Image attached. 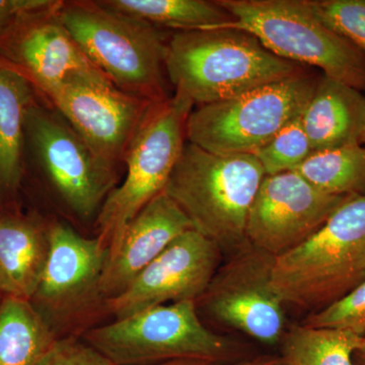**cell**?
<instances>
[{
	"mask_svg": "<svg viewBox=\"0 0 365 365\" xmlns=\"http://www.w3.org/2000/svg\"><path fill=\"white\" fill-rule=\"evenodd\" d=\"M319 78L304 71L190 113L186 140L217 155H254L302 116Z\"/></svg>",
	"mask_w": 365,
	"mask_h": 365,
	"instance_id": "8",
	"label": "cell"
},
{
	"mask_svg": "<svg viewBox=\"0 0 365 365\" xmlns=\"http://www.w3.org/2000/svg\"><path fill=\"white\" fill-rule=\"evenodd\" d=\"M230 255L197 304L223 326L263 344L279 345L287 306L273 284L275 257L249 242Z\"/></svg>",
	"mask_w": 365,
	"mask_h": 365,
	"instance_id": "9",
	"label": "cell"
},
{
	"mask_svg": "<svg viewBox=\"0 0 365 365\" xmlns=\"http://www.w3.org/2000/svg\"><path fill=\"white\" fill-rule=\"evenodd\" d=\"M112 7L158 28L178 32L211 30L232 21V16L217 4L205 0H106Z\"/></svg>",
	"mask_w": 365,
	"mask_h": 365,
	"instance_id": "21",
	"label": "cell"
},
{
	"mask_svg": "<svg viewBox=\"0 0 365 365\" xmlns=\"http://www.w3.org/2000/svg\"><path fill=\"white\" fill-rule=\"evenodd\" d=\"M26 137L64 202L79 217L98 215L116 188L115 165L106 162L58 112L34 103Z\"/></svg>",
	"mask_w": 365,
	"mask_h": 365,
	"instance_id": "10",
	"label": "cell"
},
{
	"mask_svg": "<svg viewBox=\"0 0 365 365\" xmlns=\"http://www.w3.org/2000/svg\"><path fill=\"white\" fill-rule=\"evenodd\" d=\"M213 365H288L281 355H265V356L254 357V359H244L230 364Z\"/></svg>",
	"mask_w": 365,
	"mask_h": 365,
	"instance_id": "29",
	"label": "cell"
},
{
	"mask_svg": "<svg viewBox=\"0 0 365 365\" xmlns=\"http://www.w3.org/2000/svg\"><path fill=\"white\" fill-rule=\"evenodd\" d=\"M194 105L175 93L155 103L125 153L126 176L98 213L101 241L108 258L117 251L125 227L162 193L186 143V124Z\"/></svg>",
	"mask_w": 365,
	"mask_h": 365,
	"instance_id": "7",
	"label": "cell"
},
{
	"mask_svg": "<svg viewBox=\"0 0 365 365\" xmlns=\"http://www.w3.org/2000/svg\"><path fill=\"white\" fill-rule=\"evenodd\" d=\"M190 230L193 227L188 217L165 192L146 204L125 227L117 251L107 259L101 279L105 302L121 294L170 242Z\"/></svg>",
	"mask_w": 365,
	"mask_h": 365,
	"instance_id": "16",
	"label": "cell"
},
{
	"mask_svg": "<svg viewBox=\"0 0 365 365\" xmlns=\"http://www.w3.org/2000/svg\"><path fill=\"white\" fill-rule=\"evenodd\" d=\"M58 339L30 300L0 302V365H37Z\"/></svg>",
	"mask_w": 365,
	"mask_h": 365,
	"instance_id": "20",
	"label": "cell"
},
{
	"mask_svg": "<svg viewBox=\"0 0 365 365\" xmlns=\"http://www.w3.org/2000/svg\"><path fill=\"white\" fill-rule=\"evenodd\" d=\"M362 337L340 329L290 326L281 339V356L288 365H354Z\"/></svg>",
	"mask_w": 365,
	"mask_h": 365,
	"instance_id": "22",
	"label": "cell"
},
{
	"mask_svg": "<svg viewBox=\"0 0 365 365\" xmlns=\"http://www.w3.org/2000/svg\"><path fill=\"white\" fill-rule=\"evenodd\" d=\"M364 279L365 196L349 197L318 232L274 262V287L285 306L309 314L342 299Z\"/></svg>",
	"mask_w": 365,
	"mask_h": 365,
	"instance_id": "3",
	"label": "cell"
},
{
	"mask_svg": "<svg viewBox=\"0 0 365 365\" xmlns=\"http://www.w3.org/2000/svg\"><path fill=\"white\" fill-rule=\"evenodd\" d=\"M61 4L23 14L0 31V62L44 95L72 74L98 69L60 21Z\"/></svg>",
	"mask_w": 365,
	"mask_h": 365,
	"instance_id": "15",
	"label": "cell"
},
{
	"mask_svg": "<svg viewBox=\"0 0 365 365\" xmlns=\"http://www.w3.org/2000/svg\"><path fill=\"white\" fill-rule=\"evenodd\" d=\"M222 250L195 230H187L134 278L121 294L108 299V312L121 319L151 307L199 299L220 268Z\"/></svg>",
	"mask_w": 365,
	"mask_h": 365,
	"instance_id": "14",
	"label": "cell"
},
{
	"mask_svg": "<svg viewBox=\"0 0 365 365\" xmlns=\"http://www.w3.org/2000/svg\"><path fill=\"white\" fill-rule=\"evenodd\" d=\"M314 14L365 55V0H307Z\"/></svg>",
	"mask_w": 365,
	"mask_h": 365,
	"instance_id": "25",
	"label": "cell"
},
{
	"mask_svg": "<svg viewBox=\"0 0 365 365\" xmlns=\"http://www.w3.org/2000/svg\"><path fill=\"white\" fill-rule=\"evenodd\" d=\"M60 21L83 54L120 90L167 100L168 40L160 28L103 1H62Z\"/></svg>",
	"mask_w": 365,
	"mask_h": 365,
	"instance_id": "4",
	"label": "cell"
},
{
	"mask_svg": "<svg viewBox=\"0 0 365 365\" xmlns=\"http://www.w3.org/2000/svg\"><path fill=\"white\" fill-rule=\"evenodd\" d=\"M354 365H365V335L362 337L361 344L353 354Z\"/></svg>",
	"mask_w": 365,
	"mask_h": 365,
	"instance_id": "31",
	"label": "cell"
},
{
	"mask_svg": "<svg viewBox=\"0 0 365 365\" xmlns=\"http://www.w3.org/2000/svg\"><path fill=\"white\" fill-rule=\"evenodd\" d=\"M50 250L39 287L31 302L57 338L101 300L108 259L100 237L86 239L63 223L49 228Z\"/></svg>",
	"mask_w": 365,
	"mask_h": 365,
	"instance_id": "12",
	"label": "cell"
},
{
	"mask_svg": "<svg viewBox=\"0 0 365 365\" xmlns=\"http://www.w3.org/2000/svg\"><path fill=\"white\" fill-rule=\"evenodd\" d=\"M49 228L21 215L0 217V292L32 300L49 255Z\"/></svg>",
	"mask_w": 365,
	"mask_h": 365,
	"instance_id": "18",
	"label": "cell"
},
{
	"mask_svg": "<svg viewBox=\"0 0 365 365\" xmlns=\"http://www.w3.org/2000/svg\"><path fill=\"white\" fill-rule=\"evenodd\" d=\"M302 325L340 329L365 335V279L349 294L318 313L309 314Z\"/></svg>",
	"mask_w": 365,
	"mask_h": 365,
	"instance_id": "26",
	"label": "cell"
},
{
	"mask_svg": "<svg viewBox=\"0 0 365 365\" xmlns=\"http://www.w3.org/2000/svg\"><path fill=\"white\" fill-rule=\"evenodd\" d=\"M165 73L175 93L204 106L237 97L304 71L246 31L177 32L168 40Z\"/></svg>",
	"mask_w": 365,
	"mask_h": 365,
	"instance_id": "1",
	"label": "cell"
},
{
	"mask_svg": "<svg viewBox=\"0 0 365 365\" xmlns=\"http://www.w3.org/2000/svg\"><path fill=\"white\" fill-rule=\"evenodd\" d=\"M34 103L31 81L0 62V195L13 194L20 185L26 115Z\"/></svg>",
	"mask_w": 365,
	"mask_h": 365,
	"instance_id": "19",
	"label": "cell"
},
{
	"mask_svg": "<svg viewBox=\"0 0 365 365\" xmlns=\"http://www.w3.org/2000/svg\"><path fill=\"white\" fill-rule=\"evenodd\" d=\"M212 362L198 359H179L170 360V361L163 362V364L153 365H213Z\"/></svg>",
	"mask_w": 365,
	"mask_h": 365,
	"instance_id": "30",
	"label": "cell"
},
{
	"mask_svg": "<svg viewBox=\"0 0 365 365\" xmlns=\"http://www.w3.org/2000/svg\"><path fill=\"white\" fill-rule=\"evenodd\" d=\"M362 144L365 146V131H364V140H362Z\"/></svg>",
	"mask_w": 365,
	"mask_h": 365,
	"instance_id": "32",
	"label": "cell"
},
{
	"mask_svg": "<svg viewBox=\"0 0 365 365\" xmlns=\"http://www.w3.org/2000/svg\"><path fill=\"white\" fill-rule=\"evenodd\" d=\"M300 117L254 153L266 176L297 170L314 153Z\"/></svg>",
	"mask_w": 365,
	"mask_h": 365,
	"instance_id": "24",
	"label": "cell"
},
{
	"mask_svg": "<svg viewBox=\"0 0 365 365\" xmlns=\"http://www.w3.org/2000/svg\"><path fill=\"white\" fill-rule=\"evenodd\" d=\"M300 118L313 151L362 144L365 96L352 86L323 76Z\"/></svg>",
	"mask_w": 365,
	"mask_h": 365,
	"instance_id": "17",
	"label": "cell"
},
{
	"mask_svg": "<svg viewBox=\"0 0 365 365\" xmlns=\"http://www.w3.org/2000/svg\"><path fill=\"white\" fill-rule=\"evenodd\" d=\"M37 365H112L106 357L76 336L58 338Z\"/></svg>",
	"mask_w": 365,
	"mask_h": 365,
	"instance_id": "27",
	"label": "cell"
},
{
	"mask_svg": "<svg viewBox=\"0 0 365 365\" xmlns=\"http://www.w3.org/2000/svg\"><path fill=\"white\" fill-rule=\"evenodd\" d=\"M295 172L314 187L336 196H365V146L314 151Z\"/></svg>",
	"mask_w": 365,
	"mask_h": 365,
	"instance_id": "23",
	"label": "cell"
},
{
	"mask_svg": "<svg viewBox=\"0 0 365 365\" xmlns=\"http://www.w3.org/2000/svg\"><path fill=\"white\" fill-rule=\"evenodd\" d=\"M265 172L254 155H217L186 140L165 192L192 227L232 254L247 244V225Z\"/></svg>",
	"mask_w": 365,
	"mask_h": 365,
	"instance_id": "2",
	"label": "cell"
},
{
	"mask_svg": "<svg viewBox=\"0 0 365 365\" xmlns=\"http://www.w3.org/2000/svg\"><path fill=\"white\" fill-rule=\"evenodd\" d=\"M348 198L321 191L295 170L266 176L250 209L247 242L277 258L318 232Z\"/></svg>",
	"mask_w": 365,
	"mask_h": 365,
	"instance_id": "13",
	"label": "cell"
},
{
	"mask_svg": "<svg viewBox=\"0 0 365 365\" xmlns=\"http://www.w3.org/2000/svg\"><path fill=\"white\" fill-rule=\"evenodd\" d=\"M56 2L52 0H0V31L11 25L19 16L48 9Z\"/></svg>",
	"mask_w": 365,
	"mask_h": 365,
	"instance_id": "28",
	"label": "cell"
},
{
	"mask_svg": "<svg viewBox=\"0 0 365 365\" xmlns=\"http://www.w3.org/2000/svg\"><path fill=\"white\" fill-rule=\"evenodd\" d=\"M2 297H4V295H2L1 292H0V302H1Z\"/></svg>",
	"mask_w": 365,
	"mask_h": 365,
	"instance_id": "33",
	"label": "cell"
},
{
	"mask_svg": "<svg viewBox=\"0 0 365 365\" xmlns=\"http://www.w3.org/2000/svg\"><path fill=\"white\" fill-rule=\"evenodd\" d=\"M217 4L232 18L220 28L246 31L276 56L317 67L327 78L365 93V55L319 20L307 0H217Z\"/></svg>",
	"mask_w": 365,
	"mask_h": 365,
	"instance_id": "6",
	"label": "cell"
},
{
	"mask_svg": "<svg viewBox=\"0 0 365 365\" xmlns=\"http://www.w3.org/2000/svg\"><path fill=\"white\" fill-rule=\"evenodd\" d=\"M45 96L91 148L114 165L124 160L139 127L160 102L120 90L98 69L72 74Z\"/></svg>",
	"mask_w": 365,
	"mask_h": 365,
	"instance_id": "11",
	"label": "cell"
},
{
	"mask_svg": "<svg viewBox=\"0 0 365 365\" xmlns=\"http://www.w3.org/2000/svg\"><path fill=\"white\" fill-rule=\"evenodd\" d=\"M81 337L112 365L179 359L222 364L244 359L241 346L204 325L193 300L151 307L86 331Z\"/></svg>",
	"mask_w": 365,
	"mask_h": 365,
	"instance_id": "5",
	"label": "cell"
}]
</instances>
